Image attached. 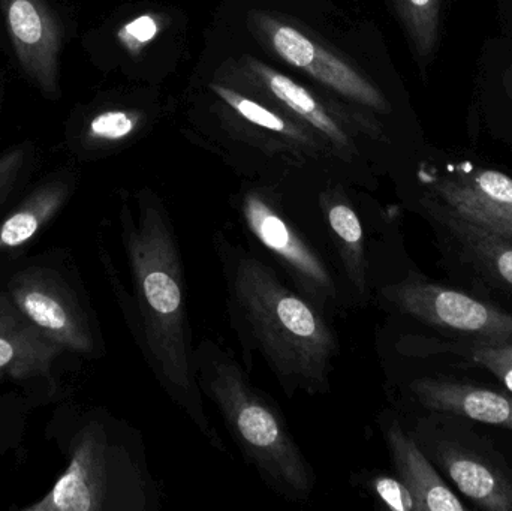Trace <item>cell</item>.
<instances>
[{"mask_svg":"<svg viewBox=\"0 0 512 511\" xmlns=\"http://www.w3.org/2000/svg\"><path fill=\"white\" fill-rule=\"evenodd\" d=\"M123 245L131 273L132 329L153 374L174 404L215 449L227 452L204 410L194 368L185 278L176 233L159 207L123 218Z\"/></svg>","mask_w":512,"mask_h":511,"instance_id":"obj_1","label":"cell"},{"mask_svg":"<svg viewBox=\"0 0 512 511\" xmlns=\"http://www.w3.org/2000/svg\"><path fill=\"white\" fill-rule=\"evenodd\" d=\"M219 251L231 317L243 341L264 357L288 395L330 392L339 345L324 314L242 246L224 243Z\"/></svg>","mask_w":512,"mask_h":511,"instance_id":"obj_2","label":"cell"},{"mask_svg":"<svg viewBox=\"0 0 512 511\" xmlns=\"http://www.w3.org/2000/svg\"><path fill=\"white\" fill-rule=\"evenodd\" d=\"M195 377L233 435L239 449L270 488L306 501L315 477L277 408L252 386L242 366L224 348L203 341L194 350Z\"/></svg>","mask_w":512,"mask_h":511,"instance_id":"obj_3","label":"cell"},{"mask_svg":"<svg viewBox=\"0 0 512 511\" xmlns=\"http://www.w3.org/2000/svg\"><path fill=\"white\" fill-rule=\"evenodd\" d=\"M381 296L402 314L480 345H512V317L468 294L411 275L382 288Z\"/></svg>","mask_w":512,"mask_h":511,"instance_id":"obj_4","label":"cell"},{"mask_svg":"<svg viewBox=\"0 0 512 511\" xmlns=\"http://www.w3.org/2000/svg\"><path fill=\"white\" fill-rule=\"evenodd\" d=\"M243 218L252 237L288 273L298 294L322 314L339 306V288L330 267L279 212L258 195H248Z\"/></svg>","mask_w":512,"mask_h":511,"instance_id":"obj_5","label":"cell"},{"mask_svg":"<svg viewBox=\"0 0 512 511\" xmlns=\"http://www.w3.org/2000/svg\"><path fill=\"white\" fill-rule=\"evenodd\" d=\"M8 293L21 314L63 350H95L92 329L80 302L53 270L30 267L12 276Z\"/></svg>","mask_w":512,"mask_h":511,"instance_id":"obj_6","label":"cell"},{"mask_svg":"<svg viewBox=\"0 0 512 511\" xmlns=\"http://www.w3.org/2000/svg\"><path fill=\"white\" fill-rule=\"evenodd\" d=\"M108 492V441L98 423L75 438L71 462L45 497L24 511H102Z\"/></svg>","mask_w":512,"mask_h":511,"instance_id":"obj_7","label":"cell"},{"mask_svg":"<svg viewBox=\"0 0 512 511\" xmlns=\"http://www.w3.org/2000/svg\"><path fill=\"white\" fill-rule=\"evenodd\" d=\"M6 23L24 71L44 90L56 95L60 27L42 0H5Z\"/></svg>","mask_w":512,"mask_h":511,"instance_id":"obj_8","label":"cell"},{"mask_svg":"<svg viewBox=\"0 0 512 511\" xmlns=\"http://www.w3.org/2000/svg\"><path fill=\"white\" fill-rule=\"evenodd\" d=\"M441 203L457 215L512 240V179L496 170H477L435 186Z\"/></svg>","mask_w":512,"mask_h":511,"instance_id":"obj_9","label":"cell"},{"mask_svg":"<svg viewBox=\"0 0 512 511\" xmlns=\"http://www.w3.org/2000/svg\"><path fill=\"white\" fill-rule=\"evenodd\" d=\"M62 351L21 314L9 293H0V383L50 380L54 360Z\"/></svg>","mask_w":512,"mask_h":511,"instance_id":"obj_10","label":"cell"},{"mask_svg":"<svg viewBox=\"0 0 512 511\" xmlns=\"http://www.w3.org/2000/svg\"><path fill=\"white\" fill-rule=\"evenodd\" d=\"M271 41H273L274 50L289 65L304 69L318 78L321 83L333 87L337 92L360 104L369 105L381 111L387 108V102L375 87L370 86L342 60L313 44L307 36L294 27L280 24L274 29Z\"/></svg>","mask_w":512,"mask_h":511,"instance_id":"obj_11","label":"cell"},{"mask_svg":"<svg viewBox=\"0 0 512 511\" xmlns=\"http://www.w3.org/2000/svg\"><path fill=\"white\" fill-rule=\"evenodd\" d=\"M435 458L463 495L480 509L512 511V470L453 443H438Z\"/></svg>","mask_w":512,"mask_h":511,"instance_id":"obj_12","label":"cell"},{"mask_svg":"<svg viewBox=\"0 0 512 511\" xmlns=\"http://www.w3.org/2000/svg\"><path fill=\"white\" fill-rule=\"evenodd\" d=\"M411 392L423 407L436 413L512 429V399L504 393L436 378L415 380Z\"/></svg>","mask_w":512,"mask_h":511,"instance_id":"obj_13","label":"cell"},{"mask_svg":"<svg viewBox=\"0 0 512 511\" xmlns=\"http://www.w3.org/2000/svg\"><path fill=\"white\" fill-rule=\"evenodd\" d=\"M385 440L397 476L417 503V511H463L462 501L451 491L418 444L397 420L385 428Z\"/></svg>","mask_w":512,"mask_h":511,"instance_id":"obj_14","label":"cell"},{"mask_svg":"<svg viewBox=\"0 0 512 511\" xmlns=\"http://www.w3.org/2000/svg\"><path fill=\"white\" fill-rule=\"evenodd\" d=\"M429 210L456 237L469 257L512 293V240L462 218L439 200L430 201Z\"/></svg>","mask_w":512,"mask_h":511,"instance_id":"obj_15","label":"cell"},{"mask_svg":"<svg viewBox=\"0 0 512 511\" xmlns=\"http://www.w3.org/2000/svg\"><path fill=\"white\" fill-rule=\"evenodd\" d=\"M68 195L69 185L63 180L33 191L0 225V252L26 248L62 209Z\"/></svg>","mask_w":512,"mask_h":511,"instance_id":"obj_16","label":"cell"},{"mask_svg":"<svg viewBox=\"0 0 512 511\" xmlns=\"http://www.w3.org/2000/svg\"><path fill=\"white\" fill-rule=\"evenodd\" d=\"M325 218L349 285L354 288L357 297L366 299L369 294L367 260L363 227L357 213L345 201H328L325 204Z\"/></svg>","mask_w":512,"mask_h":511,"instance_id":"obj_17","label":"cell"},{"mask_svg":"<svg viewBox=\"0 0 512 511\" xmlns=\"http://www.w3.org/2000/svg\"><path fill=\"white\" fill-rule=\"evenodd\" d=\"M258 72L262 80L270 87L271 92L277 96V99L288 105L294 113L312 123L319 131L327 134L331 140L337 143H345V135L337 128L336 123L330 119L328 114L319 107L318 102L312 98L309 92L297 83L279 72L271 71L265 66L258 65Z\"/></svg>","mask_w":512,"mask_h":511,"instance_id":"obj_18","label":"cell"},{"mask_svg":"<svg viewBox=\"0 0 512 511\" xmlns=\"http://www.w3.org/2000/svg\"><path fill=\"white\" fill-rule=\"evenodd\" d=\"M405 17L421 54L432 53L438 41L441 0H403Z\"/></svg>","mask_w":512,"mask_h":511,"instance_id":"obj_19","label":"cell"},{"mask_svg":"<svg viewBox=\"0 0 512 511\" xmlns=\"http://www.w3.org/2000/svg\"><path fill=\"white\" fill-rule=\"evenodd\" d=\"M213 89L219 93L224 101L228 104L233 105L236 108L237 113L242 114L245 119L254 125L262 126V128L270 129V131L282 132L285 129V122L276 114L268 111L267 108L261 107L251 99L243 98L239 93L233 92V90L225 89V87L215 86Z\"/></svg>","mask_w":512,"mask_h":511,"instance_id":"obj_20","label":"cell"},{"mask_svg":"<svg viewBox=\"0 0 512 511\" xmlns=\"http://www.w3.org/2000/svg\"><path fill=\"white\" fill-rule=\"evenodd\" d=\"M372 489L385 507L397 511H417V503L405 483L393 477L378 476L372 480Z\"/></svg>","mask_w":512,"mask_h":511,"instance_id":"obj_21","label":"cell"},{"mask_svg":"<svg viewBox=\"0 0 512 511\" xmlns=\"http://www.w3.org/2000/svg\"><path fill=\"white\" fill-rule=\"evenodd\" d=\"M135 122L125 111H105L90 122V135L101 140L116 141L134 131Z\"/></svg>","mask_w":512,"mask_h":511,"instance_id":"obj_22","label":"cell"},{"mask_svg":"<svg viewBox=\"0 0 512 511\" xmlns=\"http://www.w3.org/2000/svg\"><path fill=\"white\" fill-rule=\"evenodd\" d=\"M474 357L496 377L501 378L502 383L512 393V345L490 347L478 344V348L474 350Z\"/></svg>","mask_w":512,"mask_h":511,"instance_id":"obj_23","label":"cell"},{"mask_svg":"<svg viewBox=\"0 0 512 511\" xmlns=\"http://www.w3.org/2000/svg\"><path fill=\"white\" fill-rule=\"evenodd\" d=\"M26 164V150H11L0 158V204L8 198Z\"/></svg>","mask_w":512,"mask_h":511,"instance_id":"obj_24","label":"cell"},{"mask_svg":"<svg viewBox=\"0 0 512 511\" xmlns=\"http://www.w3.org/2000/svg\"><path fill=\"white\" fill-rule=\"evenodd\" d=\"M126 33L137 42H147L155 38L158 33V24L149 15H143L126 26Z\"/></svg>","mask_w":512,"mask_h":511,"instance_id":"obj_25","label":"cell"},{"mask_svg":"<svg viewBox=\"0 0 512 511\" xmlns=\"http://www.w3.org/2000/svg\"><path fill=\"white\" fill-rule=\"evenodd\" d=\"M505 90H507L508 96H510V101L512 102V66L505 72L504 77Z\"/></svg>","mask_w":512,"mask_h":511,"instance_id":"obj_26","label":"cell"}]
</instances>
